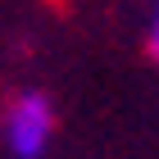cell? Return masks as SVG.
<instances>
[{"label":"cell","instance_id":"obj_1","mask_svg":"<svg viewBox=\"0 0 159 159\" xmlns=\"http://www.w3.org/2000/svg\"><path fill=\"white\" fill-rule=\"evenodd\" d=\"M55 136V109L50 100L27 91L23 100H14L9 118H5V141H9V155L14 159H41Z\"/></svg>","mask_w":159,"mask_h":159},{"label":"cell","instance_id":"obj_2","mask_svg":"<svg viewBox=\"0 0 159 159\" xmlns=\"http://www.w3.org/2000/svg\"><path fill=\"white\" fill-rule=\"evenodd\" d=\"M150 50L159 55V5H155V18H150Z\"/></svg>","mask_w":159,"mask_h":159}]
</instances>
